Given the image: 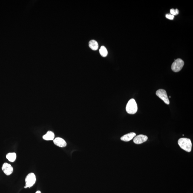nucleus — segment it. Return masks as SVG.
Instances as JSON below:
<instances>
[{"label": "nucleus", "mask_w": 193, "mask_h": 193, "mask_svg": "<svg viewBox=\"0 0 193 193\" xmlns=\"http://www.w3.org/2000/svg\"><path fill=\"white\" fill-rule=\"evenodd\" d=\"M99 52L103 57H106L108 54V51L106 48L103 46L101 47L100 49H99Z\"/></svg>", "instance_id": "13"}, {"label": "nucleus", "mask_w": 193, "mask_h": 193, "mask_svg": "<svg viewBox=\"0 0 193 193\" xmlns=\"http://www.w3.org/2000/svg\"><path fill=\"white\" fill-rule=\"evenodd\" d=\"M178 143L182 149L187 152H190L192 150V142L189 139L182 138L179 139Z\"/></svg>", "instance_id": "1"}, {"label": "nucleus", "mask_w": 193, "mask_h": 193, "mask_svg": "<svg viewBox=\"0 0 193 193\" xmlns=\"http://www.w3.org/2000/svg\"><path fill=\"white\" fill-rule=\"evenodd\" d=\"M35 193H41L40 191H37V192Z\"/></svg>", "instance_id": "16"}, {"label": "nucleus", "mask_w": 193, "mask_h": 193, "mask_svg": "<svg viewBox=\"0 0 193 193\" xmlns=\"http://www.w3.org/2000/svg\"><path fill=\"white\" fill-rule=\"evenodd\" d=\"M36 180V177L35 174L33 173H30L26 178V186L27 188L31 187L34 184Z\"/></svg>", "instance_id": "5"}, {"label": "nucleus", "mask_w": 193, "mask_h": 193, "mask_svg": "<svg viewBox=\"0 0 193 193\" xmlns=\"http://www.w3.org/2000/svg\"><path fill=\"white\" fill-rule=\"evenodd\" d=\"M89 46L92 50H97L99 48V44L97 42L94 40H92L90 41L89 43Z\"/></svg>", "instance_id": "11"}, {"label": "nucleus", "mask_w": 193, "mask_h": 193, "mask_svg": "<svg viewBox=\"0 0 193 193\" xmlns=\"http://www.w3.org/2000/svg\"><path fill=\"white\" fill-rule=\"evenodd\" d=\"M125 109L127 113L129 114H134L137 112V105L134 99H131L128 101Z\"/></svg>", "instance_id": "2"}, {"label": "nucleus", "mask_w": 193, "mask_h": 193, "mask_svg": "<svg viewBox=\"0 0 193 193\" xmlns=\"http://www.w3.org/2000/svg\"><path fill=\"white\" fill-rule=\"evenodd\" d=\"M148 139V136L143 134H139L134 137V142L136 144H140L146 141Z\"/></svg>", "instance_id": "6"}, {"label": "nucleus", "mask_w": 193, "mask_h": 193, "mask_svg": "<svg viewBox=\"0 0 193 193\" xmlns=\"http://www.w3.org/2000/svg\"><path fill=\"white\" fill-rule=\"evenodd\" d=\"M136 136V134L134 132L129 133L122 136L121 139L125 142H128L134 138Z\"/></svg>", "instance_id": "9"}, {"label": "nucleus", "mask_w": 193, "mask_h": 193, "mask_svg": "<svg viewBox=\"0 0 193 193\" xmlns=\"http://www.w3.org/2000/svg\"><path fill=\"white\" fill-rule=\"evenodd\" d=\"M184 62L181 59H177L174 61L171 65V69L173 71L177 72L182 70Z\"/></svg>", "instance_id": "3"}, {"label": "nucleus", "mask_w": 193, "mask_h": 193, "mask_svg": "<svg viewBox=\"0 0 193 193\" xmlns=\"http://www.w3.org/2000/svg\"><path fill=\"white\" fill-rule=\"evenodd\" d=\"M156 94L167 105H169L170 101L166 91L163 89L158 90L156 92Z\"/></svg>", "instance_id": "4"}, {"label": "nucleus", "mask_w": 193, "mask_h": 193, "mask_svg": "<svg viewBox=\"0 0 193 193\" xmlns=\"http://www.w3.org/2000/svg\"><path fill=\"white\" fill-rule=\"evenodd\" d=\"M55 135L53 132L48 131L46 134L43 136V139L46 141L53 140Z\"/></svg>", "instance_id": "10"}, {"label": "nucleus", "mask_w": 193, "mask_h": 193, "mask_svg": "<svg viewBox=\"0 0 193 193\" xmlns=\"http://www.w3.org/2000/svg\"><path fill=\"white\" fill-rule=\"evenodd\" d=\"M170 14L173 15V16H176L179 14V11L178 9L174 10V9H172L170 10Z\"/></svg>", "instance_id": "14"}, {"label": "nucleus", "mask_w": 193, "mask_h": 193, "mask_svg": "<svg viewBox=\"0 0 193 193\" xmlns=\"http://www.w3.org/2000/svg\"><path fill=\"white\" fill-rule=\"evenodd\" d=\"M16 154L15 153H10L6 155V158L10 161L14 162L16 160Z\"/></svg>", "instance_id": "12"}, {"label": "nucleus", "mask_w": 193, "mask_h": 193, "mask_svg": "<svg viewBox=\"0 0 193 193\" xmlns=\"http://www.w3.org/2000/svg\"><path fill=\"white\" fill-rule=\"evenodd\" d=\"M2 170L6 175H10L13 172V168L10 164L5 163L3 165Z\"/></svg>", "instance_id": "7"}, {"label": "nucleus", "mask_w": 193, "mask_h": 193, "mask_svg": "<svg viewBox=\"0 0 193 193\" xmlns=\"http://www.w3.org/2000/svg\"><path fill=\"white\" fill-rule=\"evenodd\" d=\"M166 17L168 19L170 20H173L174 19V16L170 14H168L166 15Z\"/></svg>", "instance_id": "15"}, {"label": "nucleus", "mask_w": 193, "mask_h": 193, "mask_svg": "<svg viewBox=\"0 0 193 193\" xmlns=\"http://www.w3.org/2000/svg\"><path fill=\"white\" fill-rule=\"evenodd\" d=\"M53 142L55 145L60 148H64L67 145V143L65 141L60 137L56 138L54 139Z\"/></svg>", "instance_id": "8"}]
</instances>
